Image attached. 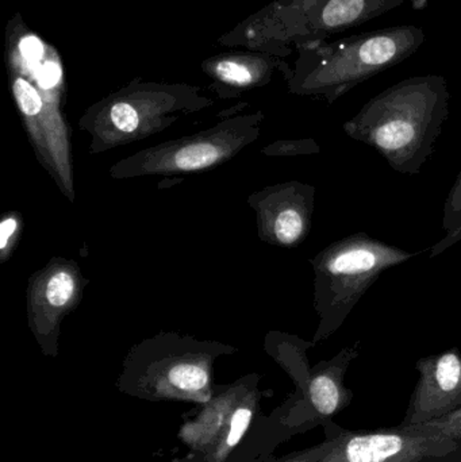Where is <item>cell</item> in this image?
<instances>
[{
  "instance_id": "8",
  "label": "cell",
  "mask_w": 461,
  "mask_h": 462,
  "mask_svg": "<svg viewBox=\"0 0 461 462\" xmlns=\"http://www.w3.org/2000/svg\"><path fill=\"white\" fill-rule=\"evenodd\" d=\"M13 94L32 137L41 164L73 200V173L65 124L53 105H46L40 88L26 76H13Z\"/></svg>"
},
{
  "instance_id": "5",
  "label": "cell",
  "mask_w": 461,
  "mask_h": 462,
  "mask_svg": "<svg viewBox=\"0 0 461 462\" xmlns=\"http://www.w3.org/2000/svg\"><path fill=\"white\" fill-rule=\"evenodd\" d=\"M263 119L262 113L233 116L197 134L143 149L114 164L110 176L114 179L170 178L219 167L260 137Z\"/></svg>"
},
{
  "instance_id": "13",
  "label": "cell",
  "mask_w": 461,
  "mask_h": 462,
  "mask_svg": "<svg viewBox=\"0 0 461 462\" xmlns=\"http://www.w3.org/2000/svg\"><path fill=\"white\" fill-rule=\"evenodd\" d=\"M283 62L273 57L226 56L207 65L208 73L217 81L233 88H251L267 84L273 69Z\"/></svg>"
},
{
  "instance_id": "19",
  "label": "cell",
  "mask_w": 461,
  "mask_h": 462,
  "mask_svg": "<svg viewBox=\"0 0 461 462\" xmlns=\"http://www.w3.org/2000/svg\"><path fill=\"white\" fill-rule=\"evenodd\" d=\"M420 430L429 431L433 434H441L448 437L454 441H461V407L452 414L441 418V420H433V422L422 423V425H414Z\"/></svg>"
},
{
  "instance_id": "2",
  "label": "cell",
  "mask_w": 461,
  "mask_h": 462,
  "mask_svg": "<svg viewBox=\"0 0 461 462\" xmlns=\"http://www.w3.org/2000/svg\"><path fill=\"white\" fill-rule=\"evenodd\" d=\"M424 42L421 27L402 24L300 46V59L289 73L290 91L324 97L332 105L355 87L413 56Z\"/></svg>"
},
{
  "instance_id": "3",
  "label": "cell",
  "mask_w": 461,
  "mask_h": 462,
  "mask_svg": "<svg viewBox=\"0 0 461 462\" xmlns=\"http://www.w3.org/2000/svg\"><path fill=\"white\" fill-rule=\"evenodd\" d=\"M416 253L357 231L333 242L311 258L314 307L319 323L313 344L332 337L381 274L411 260Z\"/></svg>"
},
{
  "instance_id": "16",
  "label": "cell",
  "mask_w": 461,
  "mask_h": 462,
  "mask_svg": "<svg viewBox=\"0 0 461 462\" xmlns=\"http://www.w3.org/2000/svg\"><path fill=\"white\" fill-rule=\"evenodd\" d=\"M18 53L24 69L34 75L46 59V46L37 35L26 32L18 42Z\"/></svg>"
},
{
  "instance_id": "20",
  "label": "cell",
  "mask_w": 461,
  "mask_h": 462,
  "mask_svg": "<svg viewBox=\"0 0 461 462\" xmlns=\"http://www.w3.org/2000/svg\"><path fill=\"white\" fill-rule=\"evenodd\" d=\"M35 80H37L38 88L43 91H51L54 87L61 83L62 70L61 65L54 59H45L42 64L34 73Z\"/></svg>"
},
{
  "instance_id": "10",
  "label": "cell",
  "mask_w": 461,
  "mask_h": 462,
  "mask_svg": "<svg viewBox=\"0 0 461 462\" xmlns=\"http://www.w3.org/2000/svg\"><path fill=\"white\" fill-rule=\"evenodd\" d=\"M420 379L401 426L441 420L461 407V352L457 347L420 358Z\"/></svg>"
},
{
  "instance_id": "6",
  "label": "cell",
  "mask_w": 461,
  "mask_h": 462,
  "mask_svg": "<svg viewBox=\"0 0 461 462\" xmlns=\"http://www.w3.org/2000/svg\"><path fill=\"white\" fill-rule=\"evenodd\" d=\"M332 449L319 462H430L457 449V442L416 426L346 430L324 422Z\"/></svg>"
},
{
  "instance_id": "21",
  "label": "cell",
  "mask_w": 461,
  "mask_h": 462,
  "mask_svg": "<svg viewBox=\"0 0 461 462\" xmlns=\"http://www.w3.org/2000/svg\"><path fill=\"white\" fill-rule=\"evenodd\" d=\"M251 420L252 411L249 409H245V407L238 409L233 414L229 436H227V445L229 447H235L241 441L244 434L248 430L249 425H251Z\"/></svg>"
},
{
  "instance_id": "12",
  "label": "cell",
  "mask_w": 461,
  "mask_h": 462,
  "mask_svg": "<svg viewBox=\"0 0 461 462\" xmlns=\"http://www.w3.org/2000/svg\"><path fill=\"white\" fill-rule=\"evenodd\" d=\"M359 342L341 349L332 360L317 364L308 377V399L317 420L327 422L354 401V393L344 384L352 361L359 357Z\"/></svg>"
},
{
  "instance_id": "15",
  "label": "cell",
  "mask_w": 461,
  "mask_h": 462,
  "mask_svg": "<svg viewBox=\"0 0 461 462\" xmlns=\"http://www.w3.org/2000/svg\"><path fill=\"white\" fill-rule=\"evenodd\" d=\"M167 379L178 390L197 393L207 387L208 372L200 364L186 361V363L173 364L168 369Z\"/></svg>"
},
{
  "instance_id": "22",
  "label": "cell",
  "mask_w": 461,
  "mask_h": 462,
  "mask_svg": "<svg viewBox=\"0 0 461 462\" xmlns=\"http://www.w3.org/2000/svg\"><path fill=\"white\" fill-rule=\"evenodd\" d=\"M430 462H461V441L457 442V449L444 457L433 458Z\"/></svg>"
},
{
  "instance_id": "1",
  "label": "cell",
  "mask_w": 461,
  "mask_h": 462,
  "mask_svg": "<svg viewBox=\"0 0 461 462\" xmlns=\"http://www.w3.org/2000/svg\"><path fill=\"white\" fill-rule=\"evenodd\" d=\"M449 102L446 78L413 76L368 100L343 130L375 149L395 172L420 175L448 119Z\"/></svg>"
},
{
  "instance_id": "17",
  "label": "cell",
  "mask_w": 461,
  "mask_h": 462,
  "mask_svg": "<svg viewBox=\"0 0 461 462\" xmlns=\"http://www.w3.org/2000/svg\"><path fill=\"white\" fill-rule=\"evenodd\" d=\"M22 219L15 213L8 214L0 224V254L5 263L13 254L14 246L22 233Z\"/></svg>"
},
{
  "instance_id": "7",
  "label": "cell",
  "mask_w": 461,
  "mask_h": 462,
  "mask_svg": "<svg viewBox=\"0 0 461 462\" xmlns=\"http://www.w3.org/2000/svg\"><path fill=\"white\" fill-rule=\"evenodd\" d=\"M409 0H286L275 14L287 37L298 46L324 42L395 10Z\"/></svg>"
},
{
  "instance_id": "9",
  "label": "cell",
  "mask_w": 461,
  "mask_h": 462,
  "mask_svg": "<svg viewBox=\"0 0 461 462\" xmlns=\"http://www.w3.org/2000/svg\"><path fill=\"white\" fill-rule=\"evenodd\" d=\"M257 216L259 236L276 246L295 247L311 230L316 189L300 181L267 187L249 198Z\"/></svg>"
},
{
  "instance_id": "18",
  "label": "cell",
  "mask_w": 461,
  "mask_h": 462,
  "mask_svg": "<svg viewBox=\"0 0 461 462\" xmlns=\"http://www.w3.org/2000/svg\"><path fill=\"white\" fill-rule=\"evenodd\" d=\"M321 152V146L314 140L281 141L264 149L271 156H310Z\"/></svg>"
},
{
  "instance_id": "14",
  "label": "cell",
  "mask_w": 461,
  "mask_h": 462,
  "mask_svg": "<svg viewBox=\"0 0 461 462\" xmlns=\"http://www.w3.org/2000/svg\"><path fill=\"white\" fill-rule=\"evenodd\" d=\"M443 229L446 236L430 249V258L443 254L461 241V170L444 205Z\"/></svg>"
},
{
  "instance_id": "4",
  "label": "cell",
  "mask_w": 461,
  "mask_h": 462,
  "mask_svg": "<svg viewBox=\"0 0 461 462\" xmlns=\"http://www.w3.org/2000/svg\"><path fill=\"white\" fill-rule=\"evenodd\" d=\"M211 105L187 86H129L86 111L80 127L91 134L89 153H102L159 134L186 114Z\"/></svg>"
},
{
  "instance_id": "11",
  "label": "cell",
  "mask_w": 461,
  "mask_h": 462,
  "mask_svg": "<svg viewBox=\"0 0 461 462\" xmlns=\"http://www.w3.org/2000/svg\"><path fill=\"white\" fill-rule=\"evenodd\" d=\"M86 280L75 261L54 258L30 277L27 314L35 331H54L80 303Z\"/></svg>"
}]
</instances>
